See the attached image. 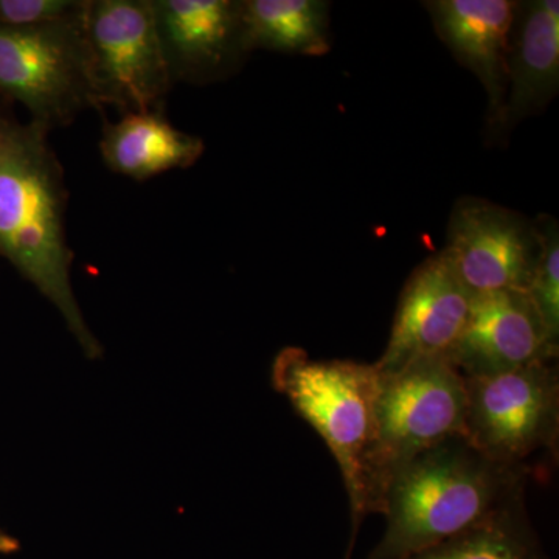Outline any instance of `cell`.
I'll return each mask as SVG.
<instances>
[{"mask_svg": "<svg viewBox=\"0 0 559 559\" xmlns=\"http://www.w3.org/2000/svg\"><path fill=\"white\" fill-rule=\"evenodd\" d=\"M49 128L0 110V257L60 311L84 355L100 358L70 282L69 191Z\"/></svg>", "mask_w": 559, "mask_h": 559, "instance_id": "obj_1", "label": "cell"}, {"mask_svg": "<svg viewBox=\"0 0 559 559\" xmlns=\"http://www.w3.org/2000/svg\"><path fill=\"white\" fill-rule=\"evenodd\" d=\"M527 469L496 462L465 437L417 455L393 476L385 532L367 559H409L524 500Z\"/></svg>", "mask_w": 559, "mask_h": 559, "instance_id": "obj_2", "label": "cell"}, {"mask_svg": "<svg viewBox=\"0 0 559 559\" xmlns=\"http://www.w3.org/2000/svg\"><path fill=\"white\" fill-rule=\"evenodd\" d=\"M465 378L444 356L417 359L392 373L380 371L373 439L364 462V518L381 514L390 480L407 463L465 436Z\"/></svg>", "mask_w": 559, "mask_h": 559, "instance_id": "obj_3", "label": "cell"}, {"mask_svg": "<svg viewBox=\"0 0 559 559\" xmlns=\"http://www.w3.org/2000/svg\"><path fill=\"white\" fill-rule=\"evenodd\" d=\"M271 380L280 395L322 437L347 489L353 550L362 511L364 462L373 439L380 371L374 364L312 359L305 349L286 347L272 362Z\"/></svg>", "mask_w": 559, "mask_h": 559, "instance_id": "obj_4", "label": "cell"}, {"mask_svg": "<svg viewBox=\"0 0 559 559\" xmlns=\"http://www.w3.org/2000/svg\"><path fill=\"white\" fill-rule=\"evenodd\" d=\"M84 17L0 25V97L21 103L32 121L50 131L68 127L84 110L100 109Z\"/></svg>", "mask_w": 559, "mask_h": 559, "instance_id": "obj_5", "label": "cell"}, {"mask_svg": "<svg viewBox=\"0 0 559 559\" xmlns=\"http://www.w3.org/2000/svg\"><path fill=\"white\" fill-rule=\"evenodd\" d=\"M465 384L463 437L481 454L503 465L527 468L525 460L558 447L557 360L465 378Z\"/></svg>", "mask_w": 559, "mask_h": 559, "instance_id": "obj_6", "label": "cell"}, {"mask_svg": "<svg viewBox=\"0 0 559 559\" xmlns=\"http://www.w3.org/2000/svg\"><path fill=\"white\" fill-rule=\"evenodd\" d=\"M84 31L100 109H164L173 83L151 0H90Z\"/></svg>", "mask_w": 559, "mask_h": 559, "instance_id": "obj_7", "label": "cell"}, {"mask_svg": "<svg viewBox=\"0 0 559 559\" xmlns=\"http://www.w3.org/2000/svg\"><path fill=\"white\" fill-rule=\"evenodd\" d=\"M539 250L536 221L520 212L474 197L452 207L443 252L474 296L527 293Z\"/></svg>", "mask_w": 559, "mask_h": 559, "instance_id": "obj_8", "label": "cell"}, {"mask_svg": "<svg viewBox=\"0 0 559 559\" xmlns=\"http://www.w3.org/2000/svg\"><path fill=\"white\" fill-rule=\"evenodd\" d=\"M173 86H209L248 60L242 0H151Z\"/></svg>", "mask_w": 559, "mask_h": 559, "instance_id": "obj_9", "label": "cell"}, {"mask_svg": "<svg viewBox=\"0 0 559 559\" xmlns=\"http://www.w3.org/2000/svg\"><path fill=\"white\" fill-rule=\"evenodd\" d=\"M473 297L443 250L423 261L401 290L377 369L392 373L417 359L448 358L468 322Z\"/></svg>", "mask_w": 559, "mask_h": 559, "instance_id": "obj_10", "label": "cell"}, {"mask_svg": "<svg viewBox=\"0 0 559 559\" xmlns=\"http://www.w3.org/2000/svg\"><path fill=\"white\" fill-rule=\"evenodd\" d=\"M558 342L521 290L476 294L448 359L465 378L491 377L558 358Z\"/></svg>", "mask_w": 559, "mask_h": 559, "instance_id": "obj_11", "label": "cell"}, {"mask_svg": "<svg viewBox=\"0 0 559 559\" xmlns=\"http://www.w3.org/2000/svg\"><path fill=\"white\" fill-rule=\"evenodd\" d=\"M437 36L487 92L488 142L498 128L507 86L509 50L516 2L513 0H429Z\"/></svg>", "mask_w": 559, "mask_h": 559, "instance_id": "obj_12", "label": "cell"}, {"mask_svg": "<svg viewBox=\"0 0 559 559\" xmlns=\"http://www.w3.org/2000/svg\"><path fill=\"white\" fill-rule=\"evenodd\" d=\"M559 91V2H516L510 35L509 86L489 142H503L521 121L538 116Z\"/></svg>", "mask_w": 559, "mask_h": 559, "instance_id": "obj_13", "label": "cell"}, {"mask_svg": "<svg viewBox=\"0 0 559 559\" xmlns=\"http://www.w3.org/2000/svg\"><path fill=\"white\" fill-rule=\"evenodd\" d=\"M204 151V140L173 127L165 109L124 114L121 120L106 121L103 127L100 153L106 167L138 182L187 170Z\"/></svg>", "mask_w": 559, "mask_h": 559, "instance_id": "obj_14", "label": "cell"}, {"mask_svg": "<svg viewBox=\"0 0 559 559\" xmlns=\"http://www.w3.org/2000/svg\"><path fill=\"white\" fill-rule=\"evenodd\" d=\"M330 11L325 0H242L248 49L323 57L331 50Z\"/></svg>", "mask_w": 559, "mask_h": 559, "instance_id": "obj_15", "label": "cell"}, {"mask_svg": "<svg viewBox=\"0 0 559 559\" xmlns=\"http://www.w3.org/2000/svg\"><path fill=\"white\" fill-rule=\"evenodd\" d=\"M409 559H547L525 499Z\"/></svg>", "mask_w": 559, "mask_h": 559, "instance_id": "obj_16", "label": "cell"}, {"mask_svg": "<svg viewBox=\"0 0 559 559\" xmlns=\"http://www.w3.org/2000/svg\"><path fill=\"white\" fill-rule=\"evenodd\" d=\"M536 226L539 230L540 250L532 282L527 289L528 299L538 311L551 340L559 344V227L554 216L539 215Z\"/></svg>", "mask_w": 559, "mask_h": 559, "instance_id": "obj_17", "label": "cell"}, {"mask_svg": "<svg viewBox=\"0 0 559 559\" xmlns=\"http://www.w3.org/2000/svg\"><path fill=\"white\" fill-rule=\"evenodd\" d=\"M90 0H0V25L27 27L72 20L86 13Z\"/></svg>", "mask_w": 559, "mask_h": 559, "instance_id": "obj_18", "label": "cell"}, {"mask_svg": "<svg viewBox=\"0 0 559 559\" xmlns=\"http://www.w3.org/2000/svg\"><path fill=\"white\" fill-rule=\"evenodd\" d=\"M20 550V540L14 539L9 533L0 528V555H10Z\"/></svg>", "mask_w": 559, "mask_h": 559, "instance_id": "obj_19", "label": "cell"}]
</instances>
